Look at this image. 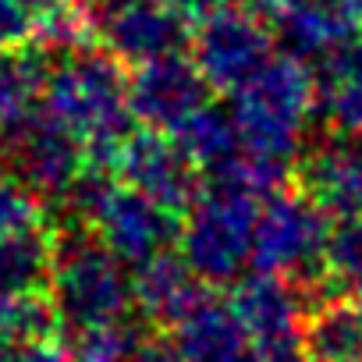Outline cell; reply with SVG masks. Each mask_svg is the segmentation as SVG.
<instances>
[{"instance_id":"22","label":"cell","mask_w":362,"mask_h":362,"mask_svg":"<svg viewBox=\"0 0 362 362\" xmlns=\"http://www.w3.org/2000/svg\"><path fill=\"white\" fill-rule=\"evenodd\" d=\"M323 274L334 295H362V217L334 221L323 249Z\"/></svg>"},{"instance_id":"27","label":"cell","mask_w":362,"mask_h":362,"mask_svg":"<svg viewBox=\"0 0 362 362\" xmlns=\"http://www.w3.org/2000/svg\"><path fill=\"white\" fill-rule=\"evenodd\" d=\"M135 362H185L174 344V337H167L163 330H153L142 337L139 351H135Z\"/></svg>"},{"instance_id":"1","label":"cell","mask_w":362,"mask_h":362,"mask_svg":"<svg viewBox=\"0 0 362 362\" xmlns=\"http://www.w3.org/2000/svg\"><path fill=\"white\" fill-rule=\"evenodd\" d=\"M43 114L64 124L89 153L93 170H114V156L132 132L128 71L107 50L61 57L43 82Z\"/></svg>"},{"instance_id":"31","label":"cell","mask_w":362,"mask_h":362,"mask_svg":"<svg viewBox=\"0 0 362 362\" xmlns=\"http://www.w3.org/2000/svg\"><path fill=\"white\" fill-rule=\"evenodd\" d=\"M355 309H358V320H362V295H358V302H355Z\"/></svg>"},{"instance_id":"13","label":"cell","mask_w":362,"mask_h":362,"mask_svg":"<svg viewBox=\"0 0 362 362\" xmlns=\"http://www.w3.org/2000/svg\"><path fill=\"white\" fill-rule=\"evenodd\" d=\"M203 298L206 284L192 274L181 252L167 249L132 270V302L153 330H174Z\"/></svg>"},{"instance_id":"15","label":"cell","mask_w":362,"mask_h":362,"mask_svg":"<svg viewBox=\"0 0 362 362\" xmlns=\"http://www.w3.org/2000/svg\"><path fill=\"white\" fill-rule=\"evenodd\" d=\"M320 114L327 132L362 135V29L323 57L316 71Z\"/></svg>"},{"instance_id":"21","label":"cell","mask_w":362,"mask_h":362,"mask_svg":"<svg viewBox=\"0 0 362 362\" xmlns=\"http://www.w3.org/2000/svg\"><path fill=\"white\" fill-rule=\"evenodd\" d=\"M57 309L43 295H22L11 302H0V351L22 348L36 341H50L57 334Z\"/></svg>"},{"instance_id":"2","label":"cell","mask_w":362,"mask_h":362,"mask_svg":"<svg viewBox=\"0 0 362 362\" xmlns=\"http://www.w3.org/2000/svg\"><path fill=\"white\" fill-rule=\"evenodd\" d=\"M316 107L320 93L309 64L295 54L270 57V64L231 96L242 153L259 163L291 170V163L302 156V139Z\"/></svg>"},{"instance_id":"14","label":"cell","mask_w":362,"mask_h":362,"mask_svg":"<svg viewBox=\"0 0 362 362\" xmlns=\"http://www.w3.org/2000/svg\"><path fill=\"white\" fill-rule=\"evenodd\" d=\"M174 344L185 362H259V348L238 323L231 302L210 295L174 327Z\"/></svg>"},{"instance_id":"9","label":"cell","mask_w":362,"mask_h":362,"mask_svg":"<svg viewBox=\"0 0 362 362\" xmlns=\"http://www.w3.org/2000/svg\"><path fill=\"white\" fill-rule=\"evenodd\" d=\"M4 142H8V156H11V170L40 199H64L68 203L71 192L78 189V181L89 170L86 146L43 110L33 114Z\"/></svg>"},{"instance_id":"3","label":"cell","mask_w":362,"mask_h":362,"mask_svg":"<svg viewBox=\"0 0 362 362\" xmlns=\"http://www.w3.org/2000/svg\"><path fill=\"white\" fill-rule=\"evenodd\" d=\"M259 199L263 196L235 185L228 177H206L199 199L181 217V259L192 267V274L206 288H224L245 277L263 210Z\"/></svg>"},{"instance_id":"16","label":"cell","mask_w":362,"mask_h":362,"mask_svg":"<svg viewBox=\"0 0 362 362\" xmlns=\"http://www.w3.org/2000/svg\"><path fill=\"white\" fill-rule=\"evenodd\" d=\"M57 252V235L43 224L0 235V302H11L22 295H40L50 284Z\"/></svg>"},{"instance_id":"12","label":"cell","mask_w":362,"mask_h":362,"mask_svg":"<svg viewBox=\"0 0 362 362\" xmlns=\"http://www.w3.org/2000/svg\"><path fill=\"white\" fill-rule=\"evenodd\" d=\"M103 43L121 64H146L167 54H181V47L192 43V22L167 8L163 0H135L107 15Z\"/></svg>"},{"instance_id":"23","label":"cell","mask_w":362,"mask_h":362,"mask_svg":"<svg viewBox=\"0 0 362 362\" xmlns=\"http://www.w3.org/2000/svg\"><path fill=\"white\" fill-rule=\"evenodd\" d=\"M142 337H146V330L132 327V323L89 330V334H78V344H75L71 358L75 362H135V351H139Z\"/></svg>"},{"instance_id":"7","label":"cell","mask_w":362,"mask_h":362,"mask_svg":"<svg viewBox=\"0 0 362 362\" xmlns=\"http://www.w3.org/2000/svg\"><path fill=\"white\" fill-rule=\"evenodd\" d=\"M192 61L217 93H238L274 57L270 25L242 4H217L192 29Z\"/></svg>"},{"instance_id":"25","label":"cell","mask_w":362,"mask_h":362,"mask_svg":"<svg viewBox=\"0 0 362 362\" xmlns=\"http://www.w3.org/2000/svg\"><path fill=\"white\" fill-rule=\"evenodd\" d=\"M33 36V15L22 0H0V50H18Z\"/></svg>"},{"instance_id":"24","label":"cell","mask_w":362,"mask_h":362,"mask_svg":"<svg viewBox=\"0 0 362 362\" xmlns=\"http://www.w3.org/2000/svg\"><path fill=\"white\" fill-rule=\"evenodd\" d=\"M33 224H40V196L15 170L0 167V235H11Z\"/></svg>"},{"instance_id":"8","label":"cell","mask_w":362,"mask_h":362,"mask_svg":"<svg viewBox=\"0 0 362 362\" xmlns=\"http://www.w3.org/2000/svg\"><path fill=\"white\" fill-rule=\"evenodd\" d=\"M110 174L177 217L189 214L206 181L203 170L181 153V146L156 128H132L114 156Z\"/></svg>"},{"instance_id":"17","label":"cell","mask_w":362,"mask_h":362,"mask_svg":"<svg viewBox=\"0 0 362 362\" xmlns=\"http://www.w3.org/2000/svg\"><path fill=\"white\" fill-rule=\"evenodd\" d=\"M170 139L203 170V177L221 170V167H228V163H235L242 156V139H238L235 117H231V110H224L217 103L199 107L185 124H177L170 132Z\"/></svg>"},{"instance_id":"10","label":"cell","mask_w":362,"mask_h":362,"mask_svg":"<svg viewBox=\"0 0 362 362\" xmlns=\"http://www.w3.org/2000/svg\"><path fill=\"white\" fill-rule=\"evenodd\" d=\"M128 100H132V117H139L142 128L170 135L199 107L210 103V82L203 78L192 57L167 54L139 64L128 75Z\"/></svg>"},{"instance_id":"4","label":"cell","mask_w":362,"mask_h":362,"mask_svg":"<svg viewBox=\"0 0 362 362\" xmlns=\"http://www.w3.org/2000/svg\"><path fill=\"white\" fill-rule=\"evenodd\" d=\"M47 288L61 323H68L78 334L117 327L135 305L124 263L86 224L57 235V252Z\"/></svg>"},{"instance_id":"11","label":"cell","mask_w":362,"mask_h":362,"mask_svg":"<svg viewBox=\"0 0 362 362\" xmlns=\"http://www.w3.org/2000/svg\"><path fill=\"white\" fill-rule=\"evenodd\" d=\"M295 189L330 221L362 217V135L327 132L295 160Z\"/></svg>"},{"instance_id":"5","label":"cell","mask_w":362,"mask_h":362,"mask_svg":"<svg viewBox=\"0 0 362 362\" xmlns=\"http://www.w3.org/2000/svg\"><path fill=\"white\" fill-rule=\"evenodd\" d=\"M330 217L298 189H281L267 196L256 224V245H252V267L259 274L284 277L298 288L305 302V316L330 302L341 298L327 284L323 274V249L330 235Z\"/></svg>"},{"instance_id":"19","label":"cell","mask_w":362,"mask_h":362,"mask_svg":"<svg viewBox=\"0 0 362 362\" xmlns=\"http://www.w3.org/2000/svg\"><path fill=\"white\" fill-rule=\"evenodd\" d=\"M47 71L36 54L22 50H0V139L15 135L43 100Z\"/></svg>"},{"instance_id":"6","label":"cell","mask_w":362,"mask_h":362,"mask_svg":"<svg viewBox=\"0 0 362 362\" xmlns=\"http://www.w3.org/2000/svg\"><path fill=\"white\" fill-rule=\"evenodd\" d=\"M78 221L124 263L142 267L153 256L167 252L181 235V217L153 203L149 196L128 189L107 170H86L78 189L68 199Z\"/></svg>"},{"instance_id":"28","label":"cell","mask_w":362,"mask_h":362,"mask_svg":"<svg viewBox=\"0 0 362 362\" xmlns=\"http://www.w3.org/2000/svg\"><path fill=\"white\" fill-rule=\"evenodd\" d=\"M167 8H174L177 15H185L189 22H199L203 15H210L217 8V0H163Z\"/></svg>"},{"instance_id":"29","label":"cell","mask_w":362,"mask_h":362,"mask_svg":"<svg viewBox=\"0 0 362 362\" xmlns=\"http://www.w3.org/2000/svg\"><path fill=\"white\" fill-rule=\"evenodd\" d=\"M64 0H22V8L29 11V15H43V11H54V8H61Z\"/></svg>"},{"instance_id":"20","label":"cell","mask_w":362,"mask_h":362,"mask_svg":"<svg viewBox=\"0 0 362 362\" xmlns=\"http://www.w3.org/2000/svg\"><path fill=\"white\" fill-rule=\"evenodd\" d=\"M96 8L89 0H64L61 8L36 15L33 22V40L40 50L47 54H78V50H93L96 43Z\"/></svg>"},{"instance_id":"30","label":"cell","mask_w":362,"mask_h":362,"mask_svg":"<svg viewBox=\"0 0 362 362\" xmlns=\"http://www.w3.org/2000/svg\"><path fill=\"white\" fill-rule=\"evenodd\" d=\"M89 4H93V8H103V11L110 15V11H117V8H124V4H135V0H89Z\"/></svg>"},{"instance_id":"18","label":"cell","mask_w":362,"mask_h":362,"mask_svg":"<svg viewBox=\"0 0 362 362\" xmlns=\"http://www.w3.org/2000/svg\"><path fill=\"white\" fill-rule=\"evenodd\" d=\"M302 344L309 362H362V320L344 298H330L305 316Z\"/></svg>"},{"instance_id":"26","label":"cell","mask_w":362,"mask_h":362,"mask_svg":"<svg viewBox=\"0 0 362 362\" xmlns=\"http://www.w3.org/2000/svg\"><path fill=\"white\" fill-rule=\"evenodd\" d=\"M0 362H75L71 351L50 337V341H36V344H22V348H4Z\"/></svg>"}]
</instances>
